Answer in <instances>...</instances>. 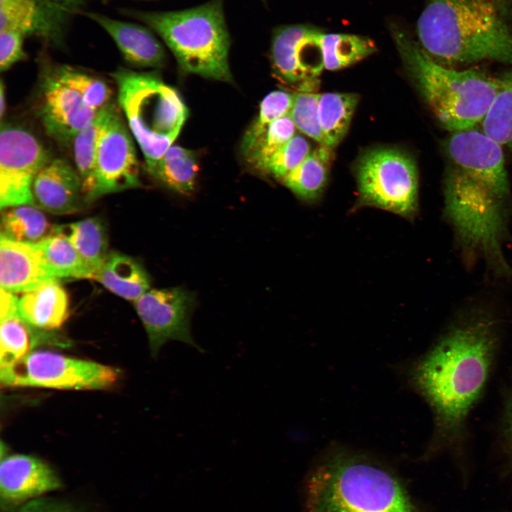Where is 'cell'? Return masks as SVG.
I'll return each mask as SVG.
<instances>
[{
  "label": "cell",
  "instance_id": "cb8c5ba5",
  "mask_svg": "<svg viewBox=\"0 0 512 512\" xmlns=\"http://www.w3.org/2000/svg\"><path fill=\"white\" fill-rule=\"evenodd\" d=\"M108 105L73 139V154L86 201L93 200L96 188V159L99 138L112 108Z\"/></svg>",
  "mask_w": 512,
  "mask_h": 512
},
{
  "label": "cell",
  "instance_id": "3957f363",
  "mask_svg": "<svg viewBox=\"0 0 512 512\" xmlns=\"http://www.w3.org/2000/svg\"><path fill=\"white\" fill-rule=\"evenodd\" d=\"M308 512H416L398 478L377 462L341 445L309 477Z\"/></svg>",
  "mask_w": 512,
  "mask_h": 512
},
{
  "label": "cell",
  "instance_id": "30bf717a",
  "mask_svg": "<svg viewBox=\"0 0 512 512\" xmlns=\"http://www.w3.org/2000/svg\"><path fill=\"white\" fill-rule=\"evenodd\" d=\"M92 0H0V30L13 29L55 47L64 45Z\"/></svg>",
  "mask_w": 512,
  "mask_h": 512
},
{
  "label": "cell",
  "instance_id": "60d3db41",
  "mask_svg": "<svg viewBox=\"0 0 512 512\" xmlns=\"http://www.w3.org/2000/svg\"><path fill=\"white\" fill-rule=\"evenodd\" d=\"M6 95L4 92V84L1 82L0 85V117L2 119L6 110Z\"/></svg>",
  "mask_w": 512,
  "mask_h": 512
},
{
  "label": "cell",
  "instance_id": "f1b7e54d",
  "mask_svg": "<svg viewBox=\"0 0 512 512\" xmlns=\"http://www.w3.org/2000/svg\"><path fill=\"white\" fill-rule=\"evenodd\" d=\"M319 43L324 69L328 70H338L351 66L376 50L373 41L353 34L324 32Z\"/></svg>",
  "mask_w": 512,
  "mask_h": 512
},
{
  "label": "cell",
  "instance_id": "5b68a950",
  "mask_svg": "<svg viewBox=\"0 0 512 512\" xmlns=\"http://www.w3.org/2000/svg\"><path fill=\"white\" fill-rule=\"evenodd\" d=\"M120 13L151 29L163 40L181 68L190 73L231 82L230 38L223 0L176 11L122 8Z\"/></svg>",
  "mask_w": 512,
  "mask_h": 512
},
{
  "label": "cell",
  "instance_id": "6da1fadb",
  "mask_svg": "<svg viewBox=\"0 0 512 512\" xmlns=\"http://www.w3.org/2000/svg\"><path fill=\"white\" fill-rule=\"evenodd\" d=\"M489 314H465L412 367V385L431 407L436 443L454 442L487 380L498 343Z\"/></svg>",
  "mask_w": 512,
  "mask_h": 512
},
{
  "label": "cell",
  "instance_id": "484cf974",
  "mask_svg": "<svg viewBox=\"0 0 512 512\" xmlns=\"http://www.w3.org/2000/svg\"><path fill=\"white\" fill-rule=\"evenodd\" d=\"M358 102L351 92L320 94L318 114L325 146L334 149L345 137Z\"/></svg>",
  "mask_w": 512,
  "mask_h": 512
},
{
  "label": "cell",
  "instance_id": "d6986e66",
  "mask_svg": "<svg viewBox=\"0 0 512 512\" xmlns=\"http://www.w3.org/2000/svg\"><path fill=\"white\" fill-rule=\"evenodd\" d=\"M112 39L124 60L139 67H159L166 53L154 32L146 26L88 11L84 16Z\"/></svg>",
  "mask_w": 512,
  "mask_h": 512
},
{
  "label": "cell",
  "instance_id": "7402d4cb",
  "mask_svg": "<svg viewBox=\"0 0 512 512\" xmlns=\"http://www.w3.org/2000/svg\"><path fill=\"white\" fill-rule=\"evenodd\" d=\"M53 233L63 235L70 242L92 275L110 253L107 230L100 218H87L72 223L55 225Z\"/></svg>",
  "mask_w": 512,
  "mask_h": 512
},
{
  "label": "cell",
  "instance_id": "d590c367",
  "mask_svg": "<svg viewBox=\"0 0 512 512\" xmlns=\"http://www.w3.org/2000/svg\"><path fill=\"white\" fill-rule=\"evenodd\" d=\"M311 151L306 139L295 134L272 156L267 173L282 181L300 165Z\"/></svg>",
  "mask_w": 512,
  "mask_h": 512
},
{
  "label": "cell",
  "instance_id": "ffe728a7",
  "mask_svg": "<svg viewBox=\"0 0 512 512\" xmlns=\"http://www.w3.org/2000/svg\"><path fill=\"white\" fill-rule=\"evenodd\" d=\"M18 315L34 329L56 330L69 316L68 294L58 279L44 282L19 298Z\"/></svg>",
  "mask_w": 512,
  "mask_h": 512
},
{
  "label": "cell",
  "instance_id": "7a4b0ae2",
  "mask_svg": "<svg viewBox=\"0 0 512 512\" xmlns=\"http://www.w3.org/2000/svg\"><path fill=\"white\" fill-rule=\"evenodd\" d=\"M416 33L420 47L442 65L512 68V0H426Z\"/></svg>",
  "mask_w": 512,
  "mask_h": 512
},
{
  "label": "cell",
  "instance_id": "8fae6325",
  "mask_svg": "<svg viewBox=\"0 0 512 512\" xmlns=\"http://www.w3.org/2000/svg\"><path fill=\"white\" fill-rule=\"evenodd\" d=\"M195 302L193 294L180 287L149 289L134 302L153 358H156L162 347L171 341L204 351L196 343L191 330Z\"/></svg>",
  "mask_w": 512,
  "mask_h": 512
},
{
  "label": "cell",
  "instance_id": "9a60e30c",
  "mask_svg": "<svg viewBox=\"0 0 512 512\" xmlns=\"http://www.w3.org/2000/svg\"><path fill=\"white\" fill-rule=\"evenodd\" d=\"M61 487L56 472L39 458L20 454L1 457V505L6 512Z\"/></svg>",
  "mask_w": 512,
  "mask_h": 512
},
{
  "label": "cell",
  "instance_id": "e575fe53",
  "mask_svg": "<svg viewBox=\"0 0 512 512\" xmlns=\"http://www.w3.org/2000/svg\"><path fill=\"white\" fill-rule=\"evenodd\" d=\"M296 129L289 114L277 119L246 161L256 170L267 173L271 159L295 135Z\"/></svg>",
  "mask_w": 512,
  "mask_h": 512
},
{
  "label": "cell",
  "instance_id": "52a82bcc",
  "mask_svg": "<svg viewBox=\"0 0 512 512\" xmlns=\"http://www.w3.org/2000/svg\"><path fill=\"white\" fill-rule=\"evenodd\" d=\"M356 177L359 204L408 219L417 208L418 178L414 160L393 148L368 151L358 159Z\"/></svg>",
  "mask_w": 512,
  "mask_h": 512
},
{
  "label": "cell",
  "instance_id": "603a6c76",
  "mask_svg": "<svg viewBox=\"0 0 512 512\" xmlns=\"http://www.w3.org/2000/svg\"><path fill=\"white\" fill-rule=\"evenodd\" d=\"M331 159L332 149L319 144L282 182L299 198L314 201L326 186Z\"/></svg>",
  "mask_w": 512,
  "mask_h": 512
},
{
  "label": "cell",
  "instance_id": "f35d334b",
  "mask_svg": "<svg viewBox=\"0 0 512 512\" xmlns=\"http://www.w3.org/2000/svg\"><path fill=\"white\" fill-rule=\"evenodd\" d=\"M19 298L16 293L4 289H0V320L19 316L18 315Z\"/></svg>",
  "mask_w": 512,
  "mask_h": 512
},
{
  "label": "cell",
  "instance_id": "f546056e",
  "mask_svg": "<svg viewBox=\"0 0 512 512\" xmlns=\"http://www.w3.org/2000/svg\"><path fill=\"white\" fill-rule=\"evenodd\" d=\"M36 245L58 279H92L91 270L74 246L64 236L53 233Z\"/></svg>",
  "mask_w": 512,
  "mask_h": 512
},
{
  "label": "cell",
  "instance_id": "1f68e13d",
  "mask_svg": "<svg viewBox=\"0 0 512 512\" xmlns=\"http://www.w3.org/2000/svg\"><path fill=\"white\" fill-rule=\"evenodd\" d=\"M294 101V94L276 90L269 93L262 101L256 119L247 129L241 144L245 159L252 154L277 119L288 114Z\"/></svg>",
  "mask_w": 512,
  "mask_h": 512
},
{
  "label": "cell",
  "instance_id": "83f0119b",
  "mask_svg": "<svg viewBox=\"0 0 512 512\" xmlns=\"http://www.w3.org/2000/svg\"><path fill=\"white\" fill-rule=\"evenodd\" d=\"M46 331L33 329L19 316L1 321L0 370L13 366L43 342H55Z\"/></svg>",
  "mask_w": 512,
  "mask_h": 512
},
{
  "label": "cell",
  "instance_id": "44dd1931",
  "mask_svg": "<svg viewBox=\"0 0 512 512\" xmlns=\"http://www.w3.org/2000/svg\"><path fill=\"white\" fill-rule=\"evenodd\" d=\"M92 279L125 299L135 302L149 290L151 280L145 269L127 255L110 252Z\"/></svg>",
  "mask_w": 512,
  "mask_h": 512
},
{
  "label": "cell",
  "instance_id": "d4e9b609",
  "mask_svg": "<svg viewBox=\"0 0 512 512\" xmlns=\"http://www.w3.org/2000/svg\"><path fill=\"white\" fill-rule=\"evenodd\" d=\"M54 226L36 205L1 209V237L11 240L36 244L53 234Z\"/></svg>",
  "mask_w": 512,
  "mask_h": 512
},
{
  "label": "cell",
  "instance_id": "ab89813d",
  "mask_svg": "<svg viewBox=\"0 0 512 512\" xmlns=\"http://www.w3.org/2000/svg\"><path fill=\"white\" fill-rule=\"evenodd\" d=\"M503 434L508 451L512 456V391L510 393L505 405Z\"/></svg>",
  "mask_w": 512,
  "mask_h": 512
},
{
  "label": "cell",
  "instance_id": "8d00e7d4",
  "mask_svg": "<svg viewBox=\"0 0 512 512\" xmlns=\"http://www.w3.org/2000/svg\"><path fill=\"white\" fill-rule=\"evenodd\" d=\"M26 37L13 29L0 30V70L6 71L26 58L23 49Z\"/></svg>",
  "mask_w": 512,
  "mask_h": 512
},
{
  "label": "cell",
  "instance_id": "d6a6232c",
  "mask_svg": "<svg viewBox=\"0 0 512 512\" xmlns=\"http://www.w3.org/2000/svg\"><path fill=\"white\" fill-rule=\"evenodd\" d=\"M317 80L306 82L294 94V101L289 113L296 128L319 144L325 145L320 127L318 104L320 94L315 90Z\"/></svg>",
  "mask_w": 512,
  "mask_h": 512
},
{
  "label": "cell",
  "instance_id": "7bdbcfd3",
  "mask_svg": "<svg viewBox=\"0 0 512 512\" xmlns=\"http://www.w3.org/2000/svg\"><path fill=\"white\" fill-rule=\"evenodd\" d=\"M262 1H265V0H262Z\"/></svg>",
  "mask_w": 512,
  "mask_h": 512
},
{
  "label": "cell",
  "instance_id": "4dcf8cb0",
  "mask_svg": "<svg viewBox=\"0 0 512 512\" xmlns=\"http://www.w3.org/2000/svg\"><path fill=\"white\" fill-rule=\"evenodd\" d=\"M499 79L498 91L481 122L482 131L502 146L512 148V71Z\"/></svg>",
  "mask_w": 512,
  "mask_h": 512
},
{
  "label": "cell",
  "instance_id": "2e32d148",
  "mask_svg": "<svg viewBox=\"0 0 512 512\" xmlns=\"http://www.w3.org/2000/svg\"><path fill=\"white\" fill-rule=\"evenodd\" d=\"M41 87L40 117L48 133L60 142H72L99 111L49 70Z\"/></svg>",
  "mask_w": 512,
  "mask_h": 512
},
{
  "label": "cell",
  "instance_id": "9c48e42d",
  "mask_svg": "<svg viewBox=\"0 0 512 512\" xmlns=\"http://www.w3.org/2000/svg\"><path fill=\"white\" fill-rule=\"evenodd\" d=\"M0 131L1 210L35 205L33 182L50 159L48 155L36 137L28 130L1 124Z\"/></svg>",
  "mask_w": 512,
  "mask_h": 512
},
{
  "label": "cell",
  "instance_id": "e0dca14e",
  "mask_svg": "<svg viewBox=\"0 0 512 512\" xmlns=\"http://www.w3.org/2000/svg\"><path fill=\"white\" fill-rule=\"evenodd\" d=\"M32 193L36 206L56 215L80 211L86 201L78 171L62 159L45 164L34 178Z\"/></svg>",
  "mask_w": 512,
  "mask_h": 512
},
{
  "label": "cell",
  "instance_id": "74e56055",
  "mask_svg": "<svg viewBox=\"0 0 512 512\" xmlns=\"http://www.w3.org/2000/svg\"><path fill=\"white\" fill-rule=\"evenodd\" d=\"M17 512H82L68 503L38 497L22 505Z\"/></svg>",
  "mask_w": 512,
  "mask_h": 512
},
{
  "label": "cell",
  "instance_id": "8992f818",
  "mask_svg": "<svg viewBox=\"0 0 512 512\" xmlns=\"http://www.w3.org/2000/svg\"><path fill=\"white\" fill-rule=\"evenodd\" d=\"M113 78L119 107L149 172L178 137L188 109L176 90L152 74L121 68Z\"/></svg>",
  "mask_w": 512,
  "mask_h": 512
},
{
  "label": "cell",
  "instance_id": "ba28073f",
  "mask_svg": "<svg viewBox=\"0 0 512 512\" xmlns=\"http://www.w3.org/2000/svg\"><path fill=\"white\" fill-rule=\"evenodd\" d=\"M117 377L111 366L48 351H31L0 370L1 384L11 387L102 390L112 386Z\"/></svg>",
  "mask_w": 512,
  "mask_h": 512
},
{
  "label": "cell",
  "instance_id": "ac0fdd59",
  "mask_svg": "<svg viewBox=\"0 0 512 512\" xmlns=\"http://www.w3.org/2000/svg\"><path fill=\"white\" fill-rule=\"evenodd\" d=\"M58 279L33 243L0 236V285L14 293H24L48 281Z\"/></svg>",
  "mask_w": 512,
  "mask_h": 512
},
{
  "label": "cell",
  "instance_id": "b9f144b4",
  "mask_svg": "<svg viewBox=\"0 0 512 512\" xmlns=\"http://www.w3.org/2000/svg\"><path fill=\"white\" fill-rule=\"evenodd\" d=\"M110 0H102V1L104 4H107V3L110 2Z\"/></svg>",
  "mask_w": 512,
  "mask_h": 512
},
{
  "label": "cell",
  "instance_id": "4fadbf2b",
  "mask_svg": "<svg viewBox=\"0 0 512 512\" xmlns=\"http://www.w3.org/2000/svg\"><path fill=\"white\" fill-rule=\"evenodd\" d=\"M139 186V164L130 133L112 105L99 138L93 200Z\"/></svg>",
  "mask_w": 512,
  "mask_h": 512
},
{
  "label": "cell",
  "instance_id": "836d02e7",
  "mask_svg": "<svg viewBox=\"0 0 512 512\" xmlns=\"http://www.w3.org/2000/svg\"><path fill=\"white\" fill-rule=\"evenodd\" d=\"M50 70L60 81L78 92L92 109L100 111L109 105L111 90L104 81L67 65H55Z\"/></svg>",
  "mask_w": 512,
  "mask_h": 512
},
{
  "label": "cell",
  "instance_id": "5bb4252c",
  "mask_svg": "<svg viewBox=\"0 0 512 512\" xmlns=\"http://www.w3.org/2000/svg\"><path fill=\"white\" fill-rule=\"evenodd\" d=\"M323 30L309 24L283 25L273 30L270 57L274 74L295 85L318 80L324 69L320 37Z\"/></svg>",
  "mask_w": 512,
  "mask_h": 512
},
{
  "label": "cell",
  "instance_id": "4316f807",
  "mask_svg": "<svg viewBox=\"0 0 512 512\" xmlns=\"http://www.w3.org/2000/svg\"><path fill=\"white\" fill-rule=\"evenodd\" d=\"M197 172L195 154L182 146L172 145L149 174L166 188L188 194L194 189Z\"/></svg>",
  "mask_w": 512,
  "mask_h": 512
},
{
  "label": "cell",
  "instance_id": "277c9868",
  "mask_svg": "<svg viewBox=\"0 0 512 512\" xmlns=\"http://www.w3.org/2000/svg\"><path fill=\"white\" fill-rule=\"evenodd\" d=\"M400 55L433 113L447 130L459 132L481 123L500 79L475 70H455L433 60L404 29L393 26Z\"/></svg>",
  "mask_w": 512,
  "mask_h": 512
},
{
  "label": "cell",
  "instance_id": "7c38bea8",
  "mask_svg": "<svg viewBox=\"0 0 512 512\" xmlns=\"http://www.w3.org/2000/svg\"><path fill=\"white\" fill-rule=\"evenodd\" d=\"M454 167L498 197L508 201L509 182L503 146L483 131L454 132L447 142Z\"/></svg>",
  "mask_w": 512,
  "mask_h": 512
}]
</instances>
